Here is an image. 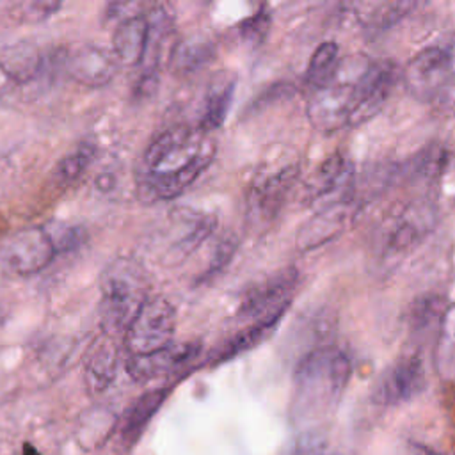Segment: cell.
Here are the masks:
<instances>
[{"label": "cell", "instance_id": "6da1fadb", "mask_svg": "<svg viewBox=\"0 0 455 455\" xmlns=\"http://www.w3.org/2000/svg\"><path fill=\"white\" fill-rule=\"evenodd\" d=\"M398 73L393 62L368 55H350L329 84L309 92L306 114L309 123L323 133L354 128L380 112L386 105Z\"/></svg>", "mask_w": 455, "mask_h": 455}, {"label": "cell", "instance_id": "7a4b0ae2", "mask_svg": "<svg viewBox=\"0 0 455 455\" xmlns=\"http://www.w3.org/2000/svg\"><path fill=\"white\" fill-rule=\"evenodd\" d=\"M215 144L197 126L174 124L153 137L135 171L142 201H167L183 194L212 164Z\"/></svg>", "mask_w": 455, "mask_h": 455}, {"label": "cell", "instance_id": "3957f363", "mask_svg": "<svg viewBox=\"0 0 455 455\" xmlns=\"http://www.w3.org/2000/svg\"><path fill=\"white\" fill-rule=\"evenodd\" d=\"M348 355L332 345L307 352L295 368L291 418L307 423L332 412L350 380Z\"/></svg>", "mask_w": 455, "mask_h": 455}, {"label": "cell", "instance_id": "277c9868", "mask_svg": "<svg viewBox=\"0 0 455 455\" xmlns=\"http://www.w3.org/2000/svg\"><path fill=\"white\" fill-rule=\"evenodd\" d=\"M407 91L437 114H455V34L419 48L403 69Z\"/></svg>", "mask_w": 455, "mask_h": 455}, {"label": "cell", "instance_id": "5b68a950", "mask_svg": "<svg viewBox=\"0 0 455 455\" xmlns=\"http://www.w3.org/2000/svg\"><path fill=\"white\" fill-rule=\"evenodd\" d=\"M148 275L142 265L130 256H117L100 275L98 315L101 332H124L148 299Z\"/></svg>", "mask_w": 455, "mask_h": 455}, {"label": "cell", "instance_id": "8992f818", "mask_svg": "<svg viewBox=\"0 0 455 455\" xmlns=\"http://www.w3.org/2000/svg\"><path fill=\"white\" fill-rule=\"evenodd\" d=\"M437 210L432 199L419 197L384 217L375 231V251L382 261H400L435 228Z\"/></svg>", "mask_w": 455, "mask_h": 455}, {"label": "cell", "instance_id": "52a82bcc", "mask_svg": "<svg viewBox=\"0 0 455 455\" xmlns=\"http://www.w3.org/2000/svg\"><path fill=\"white\" fill-rule=\"evenodd\" d=\"M215 224L210 213L174 208L155 229L149 249L162 265H176L212 236Z\"/></svg>", "mask_w": 455, "mask_h": 455}, {"label": "cell", "instance_id": "ba28073f", "mask_svg": "<svg viewBox=\"0 0 455 455\" xmlns=\"http://www.w3.org/2000/svg\"><path fill=\"white\" fill-rule=\"evenodd\" d=\"M174 329V306L165 297H148L124 331L128 357L146 355L171 345Z\"/></svg>", "mask_w": 455, "mask_h": 455}, {"label": "cell", "instance_id": "9c48e42d", "mask_svg": "<svg viewBox=\"0 0 455 455\" xmlns=\"http://www.w3.org/2000/svg\"><path fill=\"white\" fill-rule=\"evenodd\" d=\"M297 283V268L288 267L252 284L240 299L236 318L243 322V325L263 320H283L291 304Z\"/></svg>", "mask_w": 455, "mask_h": 455}, {"label": "cell", "instance_id": "30bf717a", "mask_svg": "<svg viewBox=\"0 0 455 455\" xmlns=\"http://www.w3.org/2000/svg\"><path fill=\"white\" fill-rule=\"evenodd\" d=\"M59 254L46 226L21 228L11 233L0 247V265L14 275H32L44 270Z\"/></svg>", "mask_w": 455, "mask_h": 455}, {"label": "cell", "instance_id": "8fae6325", "mask_svg": "<svg viewBox=\"0 0 455 455\" xmlns=\"http://www.w3.org/2000/svg\"><path fill=\"white\" fill-rule=\"evenodd\" d=\"M299 174V164H286L275 171L258 174L247 188L249 217L258 224L274 222L290 199Z\"/></svg>", "mask_w": 455, "mask_h": 455}, {"label": "cell", "instance_id": "7c38bea8", "mask_svg": "<svg viewBox=\"0 0 455 455\" xmlns=\"http://www.w3.org/2000/svg\"><path fill=\"white\" fill-rule=\"evenodd\" d=\"M355 167L352 160L336 151L327 156L306 185V199L315 208H325L354 197L355 188Z\"/></svg>", "mask_w": 455, "mask_h": 455}, {"label": "cell", "instance_id": "4fadbf2b", "mask_svg": "<svg viewBox=\"0 0 455 455\" xmlns=\"http://www.w3.org/2000/svg\"><path fill=\"white\" fill-rule=\"evenodd\" d=\"M427 386L425 363L419 352L400 355L377 380L373 398L379 405L395 407L418 396Z\"/></svg>", "mask_w": 455, "mask_h": 455}, {"label": "cell", "instance_id": "5bb4252c", "mask_svg": "<svg viewBox=\"0 0 455 455\" xmlns=\"http://www.w3.org/2000/svg\"><path fill=\"white\" fill-rule=\"evenodd\" d=\"M361 204L355 197L325 206L316 210L299 229L297 233V247L302 252L313 251L336 236H339L347 226L355 219L361 212Z\"/></svg>", "mask_w": 455, "mask_h": 455}, {"label": "cell", "instance_id": "9a60e30c", "mask_svg": "<svg viewBox=\"0 0 455 455\" xmlns=\"http://www.w3.org/2000/svg\"><path fill=\"white\" fill-rule=\"evenodd\" d=\"M199 352L201 343L197 341L171 343L156 352L128 357L126 371L135 382H146L188 366L199 355Z\"/></svg>", "mask_w": 455, "mask_h": 455}, {"label": "cell", "instance_id": "2e32d148", "mask_svg": "<svg viewBox=\"0 0 455 455\" xmlns=\"http://www.w3.org/2000/svg\"><path fill=\"white\" fill-rule=\"evenodd\" d=\"M64 71L76 84L87 87H101L114 78L117 71V60L110 50L85 43L71 52H66Z\"/></svg>", "mask_w": 455, "mask_h": 455}, {"label": "cell", "instance_id": "e0dca14e", "mask_svg": "<svg viewBox=\"0 0 455 455\" xmlns=\"http://www.w3.org/2000/svg\"><path fill=\"white\" fill-rule=\"evenodd\" d=\"M119 348L116 338L100 332L87 347L84 357V382L91 395L108 389L117 373Z\"/></svg>", "mask_w": 455, "mask_h": 455}, {"label": "cell", "instance_id": "ac0fdd59", "mask_svg": "<svg viewBox=\"0 0 455 455\" xmlns=\"http://www.w3.org/2000/svg\"><path fill=\"white\" fill-rule=\"evenodd\" d=\"M149 36L148 12L135 14L116 23L112 34V53L117 64L139 66L144 60Z\"/></svg>", "mask_w": 455, "mask_h": 455}, {"label": "cell", "instance_id": "d6986e66", "mask_svg": "<svg viewBox=\"0 0 455 455\" xmlns=\"http://www.w3.org/2000/svg\"><path fill=\"white\" fill-rule=\"evenodd\" d=\"M279 322L281 320H263V322L245 323L242 329L231 334L222 345H219L210 352L208 364L217 366L242 355L247 350H252L275 331Z\"/></svg>", "mask_w": 455, "mask_h": 455}, {"label": "cell", "instance_id": "ffe728a7", "mask_svg": "<svg viewBox=\"0 0 455 455\" xmlns=\"http://www.w3.org/2000/svg\"><path fill=\"white\" fill-rule=\"evenodd\" d=\"M167 395H169L167 387L151 389V391H146L144 395H140L130 405V409L124 412V416L121 419V428H119L123 443L130 444V443L137 441V437L142 434V430L146 428L149 419L155 416V412L165 402Z\"/></svg>", "mask_w": 455, "mask_h": 455}, {"label": "cell", "instance_id": "44dd1931", "mask_svg": "<svg viewBox=\"0 0 455 455\" xmlns=\"http://www.w3.org/2000/svg\"><path fill=\"white\" fill-rule=\"evenodd\" d=\"M235 92V80L231 76H220L217 82L212 84L210 91L204 96L201 117L197 121V128L204 133H212L213 130H219L231 108Z\"/></svg>", "mask_w": 455, "mask_h": 455}, {"label": "cell", "instance_id": "7402d4cb", "mask_svg": "<svg viewBox=\"0 0 455 455\" xmlns=\"http://www.w3.org/2000/svg\"><path fill=\"white\" fill-rule=\"evenodd\" d=\"M446 307L448 304L443 295L427 293L418 297L407 313V325L411 334L419 336V339L425 336H434V332L437 334Z\"/></svg>", "mask_w": 455, "mask_h": 455}, {"label": "cell", "instance_id": "603a6c76", "mask_svg": "<svg viewBox=\"0 0 455 455\" xmlns=\"http://www.w3.org/2000/svg\"><path fill=\"white\" fill-rule=\"evenodd\" d=\"M448 164V153L441 144H430L409 160L398 164L400 178L412 181H435Z\"/></svg>", "mask_w": 455, "mask_h": 455}, {"label": "cell", "instance_id": "cb8c5ba5", "mask_svg": "<svg viewBox=\"0 0 455 455\" xmlns=\"http://www.w3.org/2000/svg\"><path fill=\"white\" fill-rule=\"evenodd\" d=\"M339 48L334 41H325L322 43L311 55L309 64L306 68L304 75V84L307 91H315L329 84L339 66Z\"/></svg>", "mask_w": 455, "mask_h": 455}, {"label": "cell", "instance_id": "d4e9b609", "mask_svg": "<svg viewBox=\"0 0 455 455\" xmlns=\"http://www.w3.org/2000/svg\"><path fill=\"white\" fill-rule=\"evenodd\" d=\"M96 155V148L91 142H80L76 144L69 153H66L53 172V181L57 187H69L76 183L84 172L89 169Z\"/></svg>", "mask_w": 455, "mask_h": 455}, {"label": "cell", "instance_id": "484cf974", "mask_svg": "<svg viewBox=\"0 0 455 455\" xmlns=\"http://www.w3.org/2000/svg\"><path fill=\"white\" fill-rule=\"evenodd\" d=\"M435 343V363L439 373L455 380V304L446 307Z\"/></svg>", "mask_w": 455, "mask_h": 455}, {"label": "cell", "instance_id": "4316f807", "mask_svg": "<svg viewBox=\"0 0 455 455\" xmlns=\"http://www.w3.org/2000/svg\"><path fill=\"white\" fill-rule=\"evenodd\" d=\"M418 4L412 2H387V4H370L364 5L366 11L359 14L363 25L368 30L382 32L405 18Z\"/></svg>", "mask_w": 455, "mask_h": 455}, {"label": "cell", "instance_id": "83f0119b", "mask_svg": "<svg viewBox=\"0 0 455 455\" xmlns=\"http://www.w3.org/2000/svg\"><path fill=\"white\" fill-rule=\"evenodd\" d=\"M212 55L208 41H187L174 48L171 53L176 68L180 71H190L201 64H204Z\"/></svg>", "mask_w": 455, "mask_h": 455}, {"label": "cell", "instance_id": "f1b7e54d", "mask_svg": "<svg viewBox=\"0 0 455 455\" xmlns=\"http://www.w3.org/2000/svg\"><path fill=\"white\" fill-rule=\"evenodd\" d=\"M60 9L59 2H23L12 5V16L23 23H37Z\"/></svg>", "mask_w": 455, "mask_h": 455}, {"label": "cell", "instance_id": "f546056e", "mask_svg": "<svg viewBox=\"0 0 455 455\" xmlns=\"http://www.w3.org/2000/svg\"><path fill=\"white\" fill-rule=\"evenodd\" d=\"M286 455H341L327 444V441L316 434H302Z\"/></svg>", "mask_w": 455, "mask_h": 455}, {"label": "cell", "instance_id": "4dcf8cb0", "mask_svg": "<svg viewBox=\"0 0 455 455\" xmlns=\"http://www.w3.org/2000/svg\"><path fill=\"white\" fill-rule=\"evenodd\" d=\"M270 27V16L265 9H259L252 16H249L242 25H240V34L247 43L259 44L263 43L267 32Z\"/></svg>", "mask_w": 455, "mask_h": 455}, {"label": "cell", "instance_id": "1f68e13d", "mask_svg": "<svg viewBox=\"0 0 455 455\" xmlns=\"http://www.w3.org/2000/svg\"><path fill=\"white\" fill-rule=\"evenodd\" d=\"M46 229H48V233H50V236H52L59 252L73 249L82 240L80 229L73 228V226H68V224H55L53 228L46 226Z\"/></svg>", "mask_w": 455, "mask_h": 455}, {"label": "cell", "instance_id": "d6a6232c", "mask_svg": "<svg viewBox=\"0 0 455 455\" xmlns=\"http://www.w3.org/2000/svg\"><path fill=\"white\" fill-rule=\"evenodd\" d=\"M146 12L144 11V5L142 4H137V2H117V4H110L108 9H107V16L110 20H116V23L126 20V18H132L135 14H142Z\"/></svg>", "mask_w": 455, "mask_h": 455}, {"label": "cell", "instance_id": "836d02e7", "mask_svg": "<svg viewBox=\"0 0 455 455\" xmlns=\"http://www.w3.org/2000/svg\"><path fill=\"white\" fill-rule=\"evenodd\" d=\"M21 87L18 85V82L12 78V75L5 69V66L0 62V103H4L5 100L14 98V92L20 91Z\"/></svg>", "mask_w": 455, "mask_h": 455}, {"label": "cell", "instance_id": "e575fe53", "mask_svg": "<svg viewBox=\"0 0 455 455\" xmlns=\"http://www.w3.org/2000/svg\"><path fill=\"white\" fill-rule=\"evenodd\" d=\"M23 455H39V451H37L32 444H25V448H23Z\"/></svg>", "mask_w": 455, "mask_h": 455}]
</instances>
